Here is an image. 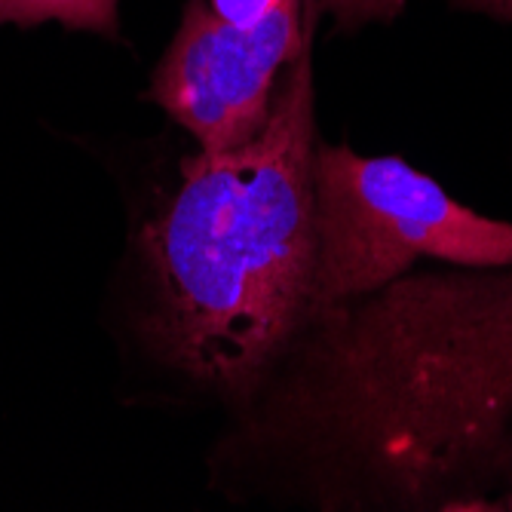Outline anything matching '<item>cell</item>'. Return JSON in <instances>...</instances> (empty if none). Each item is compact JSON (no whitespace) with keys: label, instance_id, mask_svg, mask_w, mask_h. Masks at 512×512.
Returning a JSON list of instances; mask_svg holds the SVG:
<instances>
[{"label":"cell","instance_id":"obj_7","mask_svg":"<svg viewBox=\"0 0 512 512\" xmlns=\"http://www.w3.org/2000/svg\"><path fill=\"white\" fill-rule=\"evenodd\" d=\"M506 506H509V509H512V497H509V500H506Z\"/></svg>","mask_w":512,"mask_h":512},{"label":"cell","instance_id":"obj_1","mask_svg":"<svg viewBox=\"0 0 512 512\" xmlns=\"http://www.w3.org/2000/svg\"><path fill=\"white\" fill-rule=\"evenodd\" d=\"M267 433L393 509H485L512 439V264L402 273L310 310L270 368Z\"/></svg>","mask_w":512,"mask_h":512},{"label":"cell","instance_id":"obj_4","mask_svg":"<svg viewBox=\"0 0 512 512\" xmlns=\"http://www.w3.org/2000/svg\"><path fill=\"white\" fill-rule=\"evenodd\" d=\"M117 10L120 0H0V25L59 22L71 31L117 34Z\"/></svg>","mask_w":512,"mask_h":512},{"label":"cell","instance_id":"obj_2","mask_svg":"<svg viewBox=\"0 0 512 512\" xmlns=\"http://www.w3.org/2000/svg\"><path fill=\"white\" fill-rule=\"evenodd\" d=\"M313 111L304 46L261 132L227 151L197 148L145 224V338L163 362L227 396L264 384L310 310Z\"/></svg>","mask_w":512,"mask_h":512},{"label":"cell","instance_id":"obj_3","mask_svg":"<svg viewBox=\"0 0 512 512\" xmlns=\"http://www.w3.org/2000/svg\"><path fill=\"white\" fill-rule=\"evenodd\" d=\"M421 258L506 267L512 224L457 203L402 157H362L347 145L316 142L310 310L375 292Z\"/></svg>","mask_w":512,"mask_h":512},{"label":"cell","instance_id":"obj_6","mask_svg":"<svg viewBox=\"0 0 512 512\" xmlns=\"http://www.w3.org/2000/svg\"><path fill=\"white\" fill-rule=\"evenodd\" d=\"M454 7L467 10V13H482V16L512 22V0H454Z\"/></svg>","mask_w":512,"mask_h":512},{"label":"cell","instance_id":"obj_5","mask_svg":"<svg viewBox=\"0 0 512 512\" xmlns=\"http://www.w3.org/2000/svg\"><path fill=\"white\" fill-rule=\"evenodd\" d=\"M405 0H313V16H332L338 28H359L371 22H390L402 13Z\"/></svg>","mask_w":512,"mask_h":512}]
</instances>
